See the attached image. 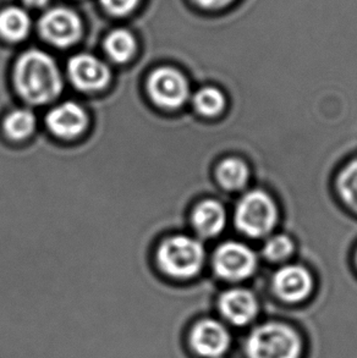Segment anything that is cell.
<instances>
[{
    "mask_svg": "<svg viewBox=\"0 0 357 358\" xmlns=\"http://www.w3.org/2000/svg\"><path fill=\"white\" fill-rule=\"evenodd\" d=\"M14 86L20 98L31 106H47L64 90L63 75L50 54L41 49H29L15 63Z\"/></svg>",
    "mask_w": 357,
    "mask_h": 358,
    "instance_id": "1",
    "label": "cell"
},
{
    "mask_svg": "<svg viewBox=\"0 0 357 358\" xmlns=\"http://www.w3.org/2000/svg\"><path fill=\"white\" fill-rule=\"evenodd\" d=\"M202 243L188 235H173L162 240L155 250V262L162 273L174 279L197 275L204 263Z\"/></svg>",
    "mask_w": 357,
    "mask_h": 358,
    "instance_id": "2",
    "label": "cell"
},
{
    "mask_svg": "<svg viewBox=\"0 0 357 358\" xmlns=\"http://www.w3.org/2000/svg\"><path fill=\"white\" fill-rule=\"evenodd\" d=\"M246 354L248 358H300L302 340L290 325L267 323L248 335Z\"/></svg>",
    "mask_w": 357,
    "mask_h": 358,
    "instance_id": "3",
    "label": "cell"
},
{
    "mask_svg": "<svg viewBox=\"0 0 357 358\" xmlns=\"http://www.w3.org/2000/svg\"><path fill=\"white\" fill-rule=\"evenodd\" d=\"M146 92L155 107L164 110H178L190 97V85L178 69L162 66L155 69L146 80Z\"/></svg>",
    "mask_w": 357,
    "mask_h": 358,
    "instance_id": "4",
    "label": "cell"
},
{
    "mask_svg": "<svg viewBox=\"0 0 357 358\" xmlns=\"http://www.w3.org/2000/svg\"><path fill=\"white\" fill-rule=\"evenodd\" d=\"M237 228L251 238L267 235L276 222L273 199L262 191H252L240 201L235 214Z\"/></svg>",
    "mask_w": 357,
    "mask_h": 358,
    "instance_id": "5",
    "label": "cell"
},
{
    "mask_svg": "<svg viewBox=\"0 0 357 358\" xmlns=\"http://www.w3.org/2000/svg\"><path fill=\"white\" fill-rule=\"evenodd\" d=\"M39 34L57 48H69L83 34V22L76 13L66 8H54L39 20Z\"/></svg>",
    "mask_w": 357,
    "mask_h": 358,
    "instance_id": "6",
    "label": "cell"
},
{
    "mask_svg": "<svg viewBox=\"0 0 357 358\" xmlns=\"http://www.w3.org/2000/svg\"><path fill=\"white\" fill-rule=\"evenodd\" d=\"M68 76L74 87L80 92L96 93L111 83V70L103 60L94 55L80 53L70 58Z\"/></svg>",
    "mask_w": 357,
    "mask_h": 358,
    "instance_id": "7",
    "label": "cell"
},
{
    "mask_svg": "<svg viewBox=\"0 0 357 358\" xmlns=\"http://www.w3.org/2000/svg\"><path fill=\"white\" fill-rule=\"evenodd\" d=\"M213 266L218 276L225 280H242L255 271L256 257L248 247L237 242H227L214 253Z\"/></svg>",
    "mask_w": 357,
    "mask_h": 358,
    "instance_id": "8",
    "label": "cell"
},
{
    "mask_svg": "<svg viewBox=\"0 0 357 358\" xmlns=\"http://www.w3.org/2000/svg\"><path fill=\"white\" fill-rule=\"evenodd\" d=\"M88 110L78 103L66 101L52 108L46 117V125L60 140L74 141L88 131Z\"/></svg>",
    "mask_w": 357,
    "mask_h": 358,
    "instance_id": "9",
    "label": "cell"
},
{
    "mask_svg": "<svg viewBox=\"0 0 357 358\" xmlns=\"http://www.w3.org/2000/svg\"><path fill=\"white\" fill-rule=\"evenodd\" d=\"M232 338L227 328L218 320H203L193 327L190 344L193 351L206 358H218L227 352Z\"/></svg>",
    "mask_w": 357,
    "mask_h": 358,
    "instance_id": "10",
    "label": "cell"
},
{
    "mask_svg": "<svg viewBox=\"0 0 357 358\" xmlns=\"http://www.w3.org/2000/svg\"><path fill=\"white\" fill-rule=\"evenodd\" d=\"M276 295L289 303H298L309 297L314 280L307 269L300 266H288L276 271L273 278Z\"/></svg>",
    "mask_w": 357,
    "mask_h": 358,
    "instance_id": "11",
    "label": "cell"
},
{
    "mask_svg": "<svg viewBox=\"0 0 357 358\" xmlns=\"http://www.w3.org/2000/svg\"><path fill=\"white\" fill-rule=\"evenodd\" d=\"M219 310L227 322L242 327L256 317L258 305L250 291L232 289L223 294L219 300Z\"/></svg>",
    "mask_w": 357,
    "mask_h": 358,
    "instance_id": "12",
    "label": "cell"
},
{
    "mask_svg": "<svg viewBox=\"0 0 357 358\" xmlns=\"http://www.w3.org/2000/svg\"><path fill=\"white\" fill-rule=\"evenodd\" d=\"M225 219L222 204L214 199H206L193 208L191 223L196 233L202 238H214L222 233Z\"/></svg>",
    "mask_w": 357,
    "mask_h": 358,
    "instance_id": "13",
    "label": "cell"
},
{
    "mask_svg": "<svg viewBox=\"0 0 357 358\" xmlns=\"http://www.w3.org/2000/svg\"><path fill=\"white\" fill-rule=\"evenodd\" d=\"M31 31V19L21 8L10 6L0 13V37L18 43L24 41Z\"/></svg>",
    "mask_w": 357,
    "mask_h": 358,
    "instance_id": "14",
    "label": "cell"
},
{
    "mask_svg": "<svg viewBox=\"0 0 357 358\" xmlns=\"http://www.w3.org/2000/svg\"><path fill=\"white\" fill-rule=\"evenodd\" d=\"M3 130L6 137L14 142L27 140L37 130V117L27 108H16L5 117Z\"/></svg>",
    "mask_w": 357,
    "mask_h": 358,
    "instance_id": "15",
    "label": "cell"
},
{
    "mask_svg": "<svg viewBox=\"0 0 357 358\" xmlns=\"http://www.w3.org/2000/svg\"><path fill=\"white\" fill-rule=\"evenodd\" d=\"M137 42L130 31L118 29L111 31L104 41V52L111 62L126 64L135 57Z\"/></svg>",
    "mask_w": 357,
    "mask_h": 358,
    "instance_id": "16",
    "label": "cell"
},
{
    "mask_svg": "<svg viewBox=\"0 0 357 358\" xmlns=\"http://www.w3.org/2000/svg\"><path fill=\"white\" fill-rule=\"evenodd\" d=\"M217 179L224 189H241L248 180V169L241 159L227 158L218 166Z\"/></svg>",
    "mask_w": 357,
    "mask_h": 358,
    "instance_id": "17",
    "label": "cell"
},
{
    "mask_svg": "<svg viewBox=\"0 0 357 358\" xmlns=\"http://www.w3.org/2000/svg\"><path fill=\"white\" fill-rule=\"evenodd\" d=\"M193 106L203 117H217L224 110L225 98L217 88H202L195 94Z\"/></svg>",
    "mask_w": 357,
    "mask_h": 358,
    "instance_id": "18",
    "label": "cell"
},
{
    "mask_svg": "<svg viewBox=\"0 0 357 358\" xmlns=\"http://www.w3.org/2000/svg\"><path fill=\"white\" fill-rule=\"evenodd\" d=\"M338 185L344 201L357 212V160H354L344 169Z\"/></svg>",
    "mask_w": 357,
    "mask_h": 358,
    "instance_id": "19",
    "label": "cell"
},
{
    "mask_svg": "<svg viewBox=\"0 0 357 358\" xmlns=\"http://www.w3.org/2000/svg\"><path fill=\"white\" fill-rule=\"evenodd\" d=\"M294 251V245L293 241L285 235H278L274 238H270L265 246V256L270 261L279 262L291 255Z\"/></svg>",
    "mask_w": 357,
    "mask_h": 358,
    "instance_id": "20",
    "label": "cell"
},
{
    "mask_svg": "<svg viewBox=\"0 0 357 358\" xmlns=\"http://www.w3.org/2000/svg\"><path fill=\"white\" fill-rule=\"evenodd\" d=\"M193 5L208 14H223L234 9L241 0H191Z\"/></svg>",
    "mask_w": 357,
    "mask_h": 358,
    "instance_id": "21",
    "label": "cell"
},
{
    "mask_svg": "<svg viewBox=\"0 0 357 358\" xmlns=\"http://www.w3.org/2000/svg\"><path fill=\"white\" fill-rule=\"evenodd\" d=\"M141 0H101L103 8L114 16H125L137 8Z\"/></svg>",
    "mask_w": 357,
    "mask_h": 358,
    "instance_id": "22",
    "label": "cell"
},
{
    "mask_svg": "<svg viewBox=\"0 0 357 358\" xmlns=\"http://www.w3.org/2000/svg\"><path fill=\"white\" fill-rule=\"evenodd\" d=\"M24 5H27L29 8H42L48 3L49 0H22Z\"/></svg>",
    "mask_w": 357,
    "mask_h": 358,
    "instance_id": "23",
    "label": "cell"
}]
</instances>
